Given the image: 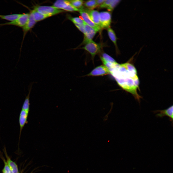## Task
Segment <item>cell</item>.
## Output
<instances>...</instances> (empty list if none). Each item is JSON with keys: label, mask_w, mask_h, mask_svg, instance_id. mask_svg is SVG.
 Here are the masks:
<instances>
[{"label": "cell", "mask_w": 173, "mask_h": 173, "mask_svg": "<svg viewBox=\"0 0 173 173\" xmlns=\"http://www.w3.org/2000/svg\"><path fill=\"white\" fill-rule=\"evenodd\" d=\"M7 160L6 162L11 171L12 173H19L18 167L16 163L12 161L5 152Z\"/></svg>", "instance_id": "15"}, {"label": "cell", "mask_w": 173, "mask_h": 173, "mask_svg": "<svg viewBox=\"0 0 173 173\" xmlns=\"http://www.w3.org/2000/svg\"><path fill=\"white\" fill-rule=\"evenodd\" d=\"M109 71L119 86L131 94L139 103L142 98L137 92L139 81L135 67L128 62L122 64L117 63Z\"/></svg>", "instance_id": "1"}, {"label": "cell", "mask_w": 173, "mask_h": 173, "mask_svg": "<svg viewBox=\"0 0 173 173\" xmlns=\"http://www.w3.org/2000/svg\"><path fill=\"white\" fill-rule=\"evenodd\" d=\"M34 173L33 172V171H32L31 172V173Z\"/></svg>", "instance_id": "28"}, {"label": "cell", "mask_w": 173, "mask_h": 173, "mask_svg": "<svg viewBox=\"0 0 173 173\" xmlns=\"http://www.w3.org/2000/svg\"><path fill=\"white\" fill-rule=\"evenodd\" d=\"M33 82L30 83L28 87V93L26 97L22 107V110L29 112L30 108V95Z\"/></svg>", "instance_id": "14"}, {"label": "cell", "mask_w": 173, "mask_h": 173, "mask_svg": "<svg viewBox=\"0 0 173 173\" xmlns=\"http://www.w3.org/2000/svg\"><path fill=\"white\" fill-rule=\"evenodd\" d=\"M74 24L76 27L79 29V30L84 34L85 31L84 25H81L78 24Z\"/></svg>", "instance_id": "26"}, {"label": "cell", "mask_w": 173, "mask_h": 173, "mask_svg": "<svg viewBox=\"0 0 173 173\" xmlns=\"http://www.w3.org/2000/svg\"><path fill=\"white\" fill-rule=\"evenodd\" d=\"M120 1V0H113L109 6L107 8V10L109 11H112Z\"/></svg>", "instance_id": "24"}, {"label": "cell", "mask_w": 173, "mask_h": 173, "mask_svg": "<svg viewBox=\"0 0 173 173\" xmlns=\"http://www.w3.org/2000/svg\"><path fill=\"white\" fill-rule=\"evenodd\" d=\"M78 9L81 16L86 24L93 28L97 32L100 30L101 28L93 21L86 11L84 10L83 7Z\"/></svg>", "instance_id": "5"}, {"label": "cell", "mask_w": 173, "mask_h": 173, "mask_svg": "<svg viewBox=\"0 0 173 173\" xmlns=\"http://www.w3.org/2000/svg\"><path fill=\"white\" fill-rule=\"evenodd\" d=\"M29 16V13L21 14L17 19L11 22L0 24V26L9 25H13L22 28L27 22Z\"/></svg>", "instance_id": "4"}, {"label": "cell", "mask_w": 173, "mask_h": 173, "mask_svg": "<svg viewBox=\"0 0 173 173\" xmlns=\"http://www.w3.org/2000/svg\"><path fill=\"white\" fill-rule=\"evenodd\" d=\"M113 0H105V2L100 5V8H107L113 1Z\"/></svg>", "instance_id": "25"}, {"label": "cell", "mask_w": 173, "mask_h": 173, "mask_svg": "<svg viewBox=\"0 0 173 173\" xmlns=\"http://www.w3.org/2000/svg\"><path fill=\"white\" fill-rule=\"evenodd\" d=\"M33 9L41 13L51 16L64 12V10L57 9L53 6H36L34 7Z\"/></svg>", "instance_id": "3"}, {"label": "cell", "mask_w": 173, "mask_h": 173, "mask_svg": "<svg viewBox=\"0 0 173 173\" xmlns=\"http://www.w3.org/2000/svg\"><path fill=\"white\" fill-rule=\"evenodd\" d=\"M102 46L101 44L97 43L93 40L85 44V46L80 48L88 52L91 55L93 62L95 56L99 53L101 50Z\"/></svg>", "instance_id": "2"}, {"label": "cell", "mask_w": 173, "mask_h": 173, "mask_svg": "<svg viewBox=\"0 0 173 173\" xmlns=\"http://www.w3.org/2000/svg\"><path fill=\"white\" fill-rule=\"evenodd\" d=\"M2 159L4 163V167L2 170V173H11V172L7 164L6 161L3 157Z\"/></svg>", "instance_id": "23"}, {"label": "cell", "mask_w": 173, "mask_h": 173, "mask_svg": "<svg viewBox=\"0 0 173 173\" xmlns=\"http://www.w3.org/2000/svg\"><path fill=\"white\" fill-rule=\"evenodd\" d=\"M110 74V71L104 65H101L96 67L87 75L88 76H103Z\"/></svg>", "instance_id": "8"}, {"label": "cell", "mask_w": 173, "mask_h": 173, "mask_svg": "<svg viewBox=\"0 0 173 173\" xmlns=\"http://www.w3.org/2000/svg\"><path fill=\"white\" fill-rule=\"evenodd\" d=\"M85 6L88 9L93 10L98 6L97 5L96 0H89L85 2L84 4Z\"/></svg>", "instance_id": "20"}, {"label": "cell", "mask_w": 173, "mask_h": 173, "mask_svg": "<svg viewBox=\"0 0 173 173\" xmlns=\"http://www.w3.org/2000/svg\"><path fill=\"white\" fill-rule=\"evenodd\" d=\"M99 16L101 28L110 27L111 20V13L107 11L102 12H99Z\"/></svg>", "instance_id": "6"}, {"label": "cell", "mask_w": 173, "mask_h": 173, "mask_svg": "<svg viewBox=\"0 0 173 173\" xmlns=\"http://www.w3.org/2000/svg\"><path fill=\"white\" fill-rule=\"evenodd\" d=\"M30 12L32 14L35 20L37 22L51 17L49 15L41 13L34 9L31 10Z\"/></svg>", "instance_id": "16"}, {"label": "cell", "mask_w": 173, "mask_h": 173, "mask_svg": "<svg viewBox=\"0 0 173 173\" xmlns=\"http://www.w3.org/2000/svg\"><path fill=\"white\" fill-rule=\"evenodd\" d=\"M29 112L22 110L20 111L19 117L20 127L19 138L21 136L22 130L25 124L27 123V119Z\"/></svg>", "instance_id": "11"}, {"label": "cell", "mask_w": 173, "mask_h": 173, "mask_svg": "<svg viewBox=\"0 0 173 173\" xmlns=\"http://www.w3.org/2000/svg\"><path fill=\"white\" fill-rule=\"evenodd\" d=\"M100 58L101 60L107 62L114 63L117 62L113 58L105 53H103Z\"/></svg>", "instance_id": "19"}, {"label": "cell", "mask_w": 173, "mask_h": 173, "mask_svg": "<svg viewBox=\"0 0 173 173\" xmlns=\"http://www.w3.org/2000/svg\"><path fill=\"white\" fill-rule=\"evenodd\" d=\"M84 39L83 44H85L87 42L92 40V39L97 32L93 28L85 23L84 25Z\"/></svg>", "instance_id": "7"}, {"label": "cell", "mask_w": 173, "mask_h": 173, "mask_svg": "<svg viewBox=\"0 0 173 173\" xmlns=\"http://www.w3.org/2000/svg\"><path fill=\"white\" fill-rule=\"evenodd\" d=\"M68 19L71 21L74 24L84 25L85 23L82 19L79 17H72L69 16Z\"/></svg>", "instance_id": "22"}, {"label": "cell", "mask_w": 173, "mask_h": 173, "mask_svg": "<svg viewBox=\"0 0 173 173\" xmlns=\"http://www.w3.org/2000/svg\"><path fill=\"white\" fill-rule=\"evenodd\" d=\"M21 14H14L7 15H0V18L10 22L13 21L18 18Z\"/></svg>", "instance_id": "18"}, {"label": "cell", "mask_w": 173, "mask_h": 173, "mask_svg": "<svg viewBox=\"0 0 173 173\" xmlns=\"http://www.w3.org/2000/svg\"><path fill=\"white\" fill-rule=\"evenodd\" d=\"M71 4L74 7L78 9H80L83 7V1L80 0H69Z\"/></svg>", "instance_id": "21"}, {"label": "cell", "mask_w": 173, "mask_h": 173, "mask_svg": "<svg viewBox=\"0 0 173 173\" xmlns=\"http://www.w3.org/2000/svg\"><path fill=\"white\" fill-rule=\"evenodd\" d=\"M70 3L69 0H58L54 2L53 6L57 9L65 11Z\"/></svg>", "instance_id": "13"}, {"label": "cell", "mask_w": 173, "mask_h": 173, "mask_svg": "<svg viewBox=\"0 0 173 173\" xmlns=\"http://www.w3.org/2000/svg\"><path fill=\"white\" fill-rule=\"evenodd\" d=\"M36 22H37L34 19L32 14L30 12L29 13V16L27 22L25 25L22 28L23 32L22 43L27 33L33 27Z\"/></svg>", "instance_id": "10"}, {"label": "cell", "mask_w": 173, "mask_h": 173, "mask_svg": "<svg viewBox=\"0 0 173 173\" xmlns=\"http://www.w3.org/2000/svg\"><path fill=\"white\" fill-rule=\"evenodd\" d=\"M173 105L170 106L167 108L162 110H157L153 111L154 113H157L156 116L158 117H162L167 116L169 118L170 121L173 123Z\"/></svg>", "instance_id": "9"}, {"label": "cell", "mask_w": 173, "mask_h": 173, "mask_svg": "<svg viewBox=\"0 0 173 173\" xmlns=\"http://www.w3.org/2000/svg\"><path fill=\"white\" fill-rule=\"evenodd\" d=\"M87 12L93 21L102 29L100 20L99 12L98 11L92 10L88 11Z\"/></svg>", "instance_id": "12"}, {"label": "cell", "mask_w": 173, "mask_h": 173, "mask_svg": "<svg viewBox=\"0 0 173 173\" xmlns=\"http://www.w3.org/2000/svg\"><path fill=\"white\" fill-rule=\"evenodd\" d=\"M107 31L109 37L114 43L117 52L118 50L117 43V38L115 33L114 30L110 27L107 28Z\"/></svg>", "instance_id": "17"}, {"label": "cell", "mask_w": 173, "mask_h": 173, "mask_svg": "<svg viewBox=\"0 0 173 173\" xmlns=\"http://www.w3.org/2000/svg\"><path fill=\"white\" fill-rule=\"evenodd\" d=\"M105 0H96L97 5L98 6H100L102 4Z\"/></svg>", "instance_id": "27"}]
</instances>
